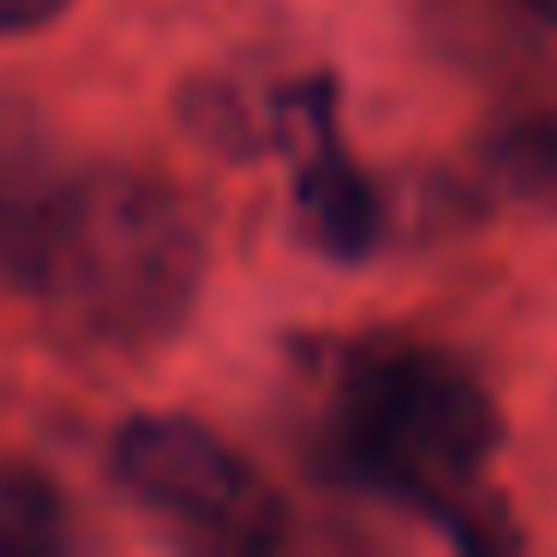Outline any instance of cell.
I'll return each mask as SVG.
<instances>
[{
	"mask_svg": "<svg viewBox=\"0 0 557 557\" xmlns=\"http://www.w3.org/2000/svg\"><path fill=\"white\" fill-rule=\"evenodd\" d=\"M504 444L492 389L456 354L425 342H372L336 377L330 456L354 485L432 516L461 545H492L485 473Z\"/></svg>",
	"mask_w": 557,
	"mask_h": 557,
	"instance_id": "6da1fadb",
	"label": "cell"
},
{
	"mask_svg": "<svg viewBox=\"0 0 557 557\" xmlns=\"http://www.w3.org/2000/svg\"><path fill=\"white\" fill-rule=\"evenodd\" d=\"M205 234L174 186L133 169L66 174L42 240L37 294L90 348H150L193 312Z\"/></svg>",
	"mask_w": 557,
	"mask_h": 557,
	"instance_id": "7a4b0ae2",
	"label": "cell"
},
{
	"mask_svg": "<svg viewBox=\"0 0 557 557\" xmlns=\"http://www.w3.org/2000/svg\"><path fill=\"white\" fill-rule=\"evenodd\" d=\"M114 473L145 509L222 552H270L288 528L264 473L210 425L181 413L126 420L114 437Z\"/></svg>",
	"mask_w": 557,
	"mask_h": 557,
	"instance_id": "3957f363",
	"label": "cell"
},
{
	"mask_svg": "<svg viewBox=\"0 0 557 557\" xmlns=\"http://www.w3.org/2000/svg\"><path fill=\"white\" fill-rule=\"evenodd\" d=\"M282 126L300 145V174H294V198H300L306 234L324 246L330 258H366L384 234V205L377 186L360 174V162L342 150L336 138V85L330 78H306L282 97Z\"/></svg>",
	"mask_w": 557,
	"mask_h": 557,
	"instance_id": "277c9868",
	"label": "cell"
},
{
	"mask_svg": "<svg viewBox=\"0 0 557 557\" xmlns=\"http://www.w3.org/2000/svg\"><path fill=\"white\" fill-rule=\"evenodd\" d=\"M66 174L73 169L49 162L30 138L0 126V282L7 288H30V276H37Z\"/></svg>",
	"mask_w": 557,
	"mask_h": 557,
	"instance_id": "5b68a950",
	"label": "cell"
},
{
	"mask_svg": "<svg viewBox=\"0 0 557 557\" xmlns=\"http://www.w3.org/2000/svg\"><path fill=\"white\" fill-rule=\"evenodd\" d=\"M485 157H492V174L509 193L557 210V78H545L540 90H528V97L497 121Z\"/></svg>",
	"mask_w": 557,
	"mask_h": 557,
	"instance_id": "8992f818",
	"label": "cell"
},
{
	"mask_svg": "<svg viewBox=\"0 0 557 557\" xmlns=\"http://www.w3.org/2000/svg\"><path fill=\"white\" fill-rule=\"evenodd\" d=\"M61 545V504L37 473H0V552Z\"/></svg>",
	"mask_w": 557,
	"mask_h": 557,
	"instance_id": "52a82bcc",
	"label": "cell"
},
{
	"mask_svg": "<svg viewBox=\"0 0 557 557\" xmlns=\"http://www.w3.org/2000/svg\"><path fill=\"white\" fill-rule=\"evenodd\" d=\"M73 0H0V37H18V30H37L49 18H61Z\"/></svg>",
	"mask_w": 557,
	"mask_h": 557,
	"instance_id": "ba28073f",
	"label": "cell"
},
{
	"mask_svg": "<svg viewBox=\"0 0 557 557\" xmlns=\"http://www.w3.org/2000/svg\"><path fill=\"white\" fill-rule=\"evenodd\" d=\"M521 7H528L540 25H557V0H521Z\"/></svg>",
	"mask_w": 557,
	"mask_h": 557,
	"instance_id": "9c48e42d",
	"label": "cell"
}]
</instances>
